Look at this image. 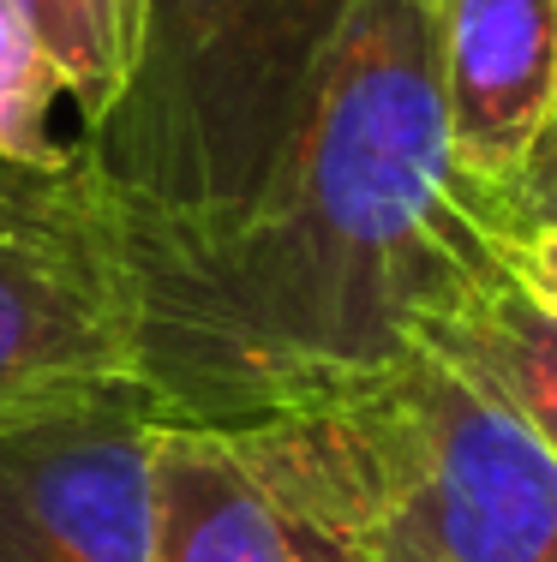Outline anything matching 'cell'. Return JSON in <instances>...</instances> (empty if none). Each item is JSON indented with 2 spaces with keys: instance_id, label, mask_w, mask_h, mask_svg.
I'll list each match as a JSON object with an SVG mask.
<instances>
[{
  "instance_id": "cell-1",
  "label": "cell",
  "mask_w": 557,
  "mask_h": 562,
  "mask_svg": "<svg viewBox=\"0 0 557 562\" xmlns=\"http://www.w3.org/2000/svg\"><path fill=\"white\" fill-rule=\"evenodd\" d=\"M97 173V168H90ZM168 425L307 407L390 371L503 263V204L449 156L432 0H360L276 186L222 227L156 222L97 173Z\"/></svg>"
},
{
  "instance_id": "cell-2",
  "label": "cell",
  "mask_w": 557,
  "mask_h": 562,
  "mask_svg": "<svg viewBox=\"0 0 557 562\" xmlns=\"http://www.w3.org/2000/svg\"><path fill=\"white\" fill-rule=\"evenodd\" d=\"M234 443L330 562H557V461L426 347Z\"/></svg>"
},
{
  "instance_id": "cell-3",
  "label": "cell",
  "mask_w": 557,
  "mask_h": 562,
  "mask_svg": "<svg viewBox=\"0 0 557 562\" xmlns=\"http://www.w3.org/2000/svg\"><path fill=\"white\" fill-rule=\"evenodd\" d=\"M360 0H138L132 78L78 138L121 204L222 227L288 168Z\"/></svg>"
},
{
  "instance_id": "cell-4",
  "label": "cell",
  "mask_w": 557,
  "mask_h": 562,
  "mask_svg": "<svg viewBox=\"0 0 557 562\" xmlns=\"http://www.w3.org/2000/svg\"><path fill=\"white\" fill-rule=\"evenodd\" d=\"M138 383L132 288L97 173L73 144L60 198L0 234V425Z\"/></svg>"
},
{
  "instance_id": "cell-5",
  "label": "cell",
  "mask_w": 557,
  "mask_h": 562,
  "mask_svg": "<svg viewBox=\"0 0 557 562\" xmlns=\"http://www.w3.org/2000/svg\"><path fill=\"white\" fill-rule=\"evenodd\" d=\"M156 425L144 383L0 425V562H151Z\"/></svg>"
},
{
  "instance_id": "cell-6",
  "label": "cell",
  "mask_w": 557,
  "mask_h": 562,
  "mask_svg": "<svg viewBox=\"0 0 557 562\" xmlns=\"http://www.w3.org/2000/svg\"><path fill=\"white\" fill-rule=\"evenodd\" d=\"M449 156L498 204L557 120V0H432Z\"/></svg>"
},
{
  "instance_id": "cell-7",
  "label": "cell",
  "mask_w": 557,
  "mask_h": 562,
  "mask_svg": "<svg viewBox=\"0 0 557 562\" xmlns=\"http://www.w3.org/2000/svg\"><path fill=\"white\" fill-rule=\"evenodd\" d=\"M138 0H0V168H60V97L102 126L132 78Z\"/></svg>"
},
{
  "instance_id": "cell-8",
  "label": "cell",
  "mask_w": 557,
  "mask_h": 562,
  "mask_svg": "<svg viewBox=\"0 0 557 562\" xmlns=\"http://www.w3.org/2000/svg\"><path fill=\"white\" fill-rule=\"evenodd\" d=\"M151 527V562H330L318 532L216 425H156Z\"/></svg>"
},
{
  "instance_id": "cell-9",
  "label": "cell",
  "mask_w": 557,
  "mask_h": 562,
  "mask_svg": "<svg viewBox=\"0 0 557 562\" xmlns=\"http://www.w3.org/2000/svg\"><path fill=\"white\" fill-rule=\"evenodd\" d=\"M420 347L510 407L557 461V305L527 288L510 258L461 288L420 329Z\"/></svg>"
},
{
  "instance_id": "cell-10",
  "label": "cell",
  "mask_w": 557,
  "mask_h": 562,
  "mask_svg": "<svg viewBox=\"0 0 557 562\" xmlns=\"http://www.w3.org/2000/svg\"><path fill=\"white\" fill-rule=\"evenodd\" d=\"M503 222L510 227H557V120H552L546 138H539L534 162L522 168L515 192L503 198Z\"/></svg>"
},
{
  "instance_id": "cell-11",
  "label": "cell",
  "mask_w": 557,
  "mask_h": 562,
  "mask_svg": "<svg viewBox=\"0 0 557 562\" xmlns=\"http://www.w3.org/2000/svg\"><path fill=\"white\" fill-rule=\"evenodd\" d=\"M60 173H66V162L60 168H0V234L43 216L60 198Z\"/></svg>"
},
{
  "instance_id": "cell-12",
  "label": "cell",
  "mask_w": 557,
  "mask_h": 562,
  "mask_svg": "<svg viewBox=\"0 0 557 562\" xmlns=\"http://www.w3.org/2000/svg\"><path fill=\"white\" fill-rule=\"evenodd\" d=\"M503 258L527 288L557 305V227H503Z\"/></svg>"
}]
</instances>
